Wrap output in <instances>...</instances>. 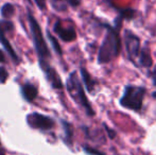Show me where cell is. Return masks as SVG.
Listing matches in <instances>:
<instances>
[{
    "label": "cell",
    "instance_id": "7a4b0ae2",
    "mask_svg": "<svg viewBox=\"0 0 156 155\" xmlns=\"http://www.w3.org/2000/svg\"><path fill=\"white\" fill-rule=\"evenodd\" d=\"M67 90L69 93L70 97L73 99V101L78 103L81 107L84 108V111L88 116H94V111L91 104L89 103L88 99H87L82 82L80 81L76 71L69 75V78L67 80Z\"/></svg>",
    "mask_w": 156,
    "mask_h": 155
},
{
    "label": "cell",
    "instance_id": "30bf717a",
    "mask_svg": "<svg viewBox=\"0 0 156 155\" xmlns=\"http://www.w3.org/2000/svg\"><path fill=\"white\" fill-rule=\"evenodd\" d=\"M137 60H138L137 66H141L144 67V68H150L152 66L153 60H152V56H151L150 48L148 47V44H146L144 47H141Z\"/></svg>",
    "mask_w": 156,
    "mask_h": 155
},
{
    "label": "cell",
    "instance_id": "5bb4252c",
    "mask_svg": "<svg viewBox=\"0 0 156 155\" xmlns=\"http://www.w3.org/2000/svg\"><path fill=\"white\" fill-rule=\"evenodd\" d=\"M120 17L124 19H132L135 17V11L132 10V9H124V10L120 11Z\"/></svg>",
    "mask_w": 156,
    "mask_h": 155
},
{
    "label": "cell",
    "instance_id": "cb8c5ba5",
    "mask_svg": "<svg viewBox=\"0 0 156 155\" xmlns=\"http://www.w3.org/2000/svg\"><path fill=\"white\" fill-rule=\"evenodd\" d=\"M0 155H5V153H4L3 150H0Z\"/></svg>",
    "mask_w": 156,
    "mask_h": 155
},
{
    "label": "cell",
    "instance_id": "8992f818",
    "mask_svg": "<svg viewBox=\"0 0 156 155\" xmlns=\"http://www.w3.org/2000/svg\"><path fill=\"white\" fill-rule=\"evenodd\" d=\"M27 122L31 128L36 130L48 131L54 126V121L50 117L38 113H32L27 116Z\"/></svg>",
    "mask_w": 156,
    "mask_h": 155
},
{
    "label": "cell",
    "instance_id": "d4e9b609",
    "mask_svg": "<svg viewBox=\"0 0 156 155\" xmlns=\"http://www.w3.org/2000/svg\"><path fill=\"white\" fill-rule=\"evenodd\" d=\"M152 97H153V98H155V99H156V91H154V93H152Z\"/></svg>",
    "mask_w": 156,
    "mask_h": 155
},
{
    "label": "cell",
    "instance_id": "603a6c76",
    "mask_svg": "<svg viewBox=\"0 0 156 155\" xmlns=\"http://www.w3.org/2000/svg\"><path fill=\"white\" fill-rule=\"evenodd\" d=\"M4 62H5V58H4L3 52L0 50V63H4Z\"/></svg>",
    "mask_w": 156,
    "mask_h": 155
},
{
    "label": "cell",
    "instance_id": "ffe728a7",
    "mask_svg": "<svg viewBox=\"0 0 156 155\" xmlns=\"http://www.w3.org/2000/svg\"><path fill=\"white\" fill-rule=\"evenodd\" d=\"M103 125H104V129H105V131L107 132V135H108L109 138H111V139L115 138V136H116V132H115V131L112 130V129L109 128V126H107L106 124H103Z\"/></svg>",
    "mask_w": 156,
    "mask_h": 155
},
{
    "label": "cell",
    "instance_id": "e0dca14e",
    "mask_svg": "<svg viewBox=\"0 0 156 155\" xmlns=\"http://www.w3.org/2000/svg\"><path fill=\"white\" fill-rule=\"evenodd\" d=\"M48 37H49L50 39V41L52 43V46H53V48H54V50H55V52L56 53H58L60 55H62V48H61V46H60V44L58 43V41H56L55 38L53 37V36L51 35V34H48Z\"/></svg>",
    "mask_w": 156,
    "mask_h": 155
},
{
    "label": "cell",
    "instance_id": "3957f363",
    "mask_svg": "<svg viewBox=\"0 0 156 155\" xmlns=\"http://www.w3.org/2000/svg\"><path fill=\"white\" fill-rule=\"evenodd\" d=\"M146 93L147 88L144 86L133 84L125 85L123 89V95L119 100L120 105L129 111L139 112L142 108Z\"/></svg>",
    "mask_w": 156,
    "mask_h": 155
},
{
    "label": "cell",
    "instance_id": "ac0fdd59",
    "mask_svg": "<svg viewBox=\"0 0 156 155\" xmlns=\"http://www.w3.org/2000/svg\"><path fill=\"white\" fill-rule=\"evenodd\" d=\"M84 151L86 153L90 154V155H105L104 153H102L101 151H98L97 149H94V148H90L88 146H85L84 147Z\"/></svg>",
    "mask_w": 156,
    "mask_h": 155
},
{
    "label": "cell",
    "instance_id": "277c9868",
    "mask_svg": "<svg viewBox=\"0 0 156 155\" xmlns=\"http://www.w3.org/2000/svg\"><path fill=\"white\" fill-rule=\"evenodd\" d=\"M28 19H29L30 28H31L33 41H34L35 50H36L37 54H38V58H39V63H41V64L48 63L50 52H49V49H48L47 44H46L45 39H44L41 27H39L38 23H37V20L35 19V17L33 16L31 12H29V14H28Z\"/></svg>",
    "mask_w": 156,
    "mask_h": 155
},
{
    "label": "cell",
    "instance_id": "4fadbf2b",
    "mask_svg": "<svg viewBox=\"0 0 156 155\" xmlns=\"http://www.w3.org/2000/svg\"><path fill=\"white\" fill-rule=\"evenodd\" d=\"M15 13V6L11 3H5L1 8V16L3 18H10L14 15Z\"/></svg>",
    "mask_w": 156,
    "mask_h": 155
},
{
    "label": "cell",
    "instance_id": "9a60e30c",
    "mask_svg": "<svg viewBox=\"0 0 156 155\" xmlns=\"http://www.w3.org/2000/svg\"><path fill=\"white\" fill-rule=\"evenodd\" d=\"M52 5L54 6V9L58 11H66V6L67 3L65 2V0H51Z\"/></svg>",
    "mask_w": 156,
    "mask_h": 155
},
{
    "label": "cell",
    "instance_id": "7c38bea8",
    "mask_svg": "<svg viewBox=\"0 0 156 155\" xmlns=\"http://www.w3.org/2000/svg\"><path fill=\"white\" fill-rule=\"evenodd\" d=\"M21 93H23V97L27 101L31 102L37 97V88L34 85L27 83V84H25L21 87Z\"/></svg>",
    "mask_w": 156,
    "mask_h": 155
},
{
    "label": "cell",
    "instance_id": "ba28073f",
    "mask_svg": "<svg viewBox=\"0 0 156 155\" xmlns=\"http://www.w3.org/2000/svg\"><path fill=\"white\" fill-rule=\"evenodd\" d=\"M14 27H13V23H10V21H6V20H2L0 21V43L1 45L3 46V48L9 52L12 58L14 61H17L18 60V56H17L16 52L14 51L13 49L12 45L10 44L9 39L5 37V33L6 32H10V31H13Z\"/></svg>",
    "mask_w": 156,
    "mask_h": 155
},
{
    "label": "cell",
    "instance_id": "7402d4cb",
    "mask_svg": "<svg viewBox=\"0 0 156 155\" xmlns=\"http://www.w3.org/2000/svg\"><path fill=\"white\" fill-rule=\"evenodd\" d=\"M34 1H35V3L37 4V6H38L41 10H44V9H45V6H46L45 0H34Z\"/></svg>",
    "mask_w": 156,
    "mask_h": 155
},
{
    "label": "cell",
    "instance_id": "d6986e66",
    "mask_svg": "<svg viewBox=\"0 0 156 155\" xmlns=\"http://www.w3.org/2000/svg\"><path fill=\"white\" fill-rule=\"evenodd\" d=\"M8 77H9V73L8 71L5 70L4 68L0 67V83H5V81L8 80Z\"/></svg>",
    "mask_w": 156,
    "mask_h": 155
},
{
    "label": "cell",
    "instance_id": "52a82bcc",
    "mask_svg": "<svg viewBox=\"0 0 156 155\" xmlns=\"http://www.w3.org/2000/svg\"><path fill=\"white\" fill-rule=\"evenodd\" d=\"M54 33H56L64 41H73L76 38V32L73 25L63 20H58L53 27Z\"/></svg>",
    "mask_w": 156,
    "mask_h": 155
},
{
    "label": "cell",
    "instance_id": "2e32d148",
    "mask_svg": "<svg viewBox=\"0 0 156 155\" xmlns=\"http://www.w3.org/2000/svg\"><path fill=\"white\" fill-rule=\"evenodd\" d=\"M63 125H64V130H65V134H66V140L71 141L72 138V129L68 122L63 121Z\"/></svg>",
    "mask_w": 156,
    "mask_h": 155
},
{
    "label": "cell",
    "instance_id": "5b68a950",
    "mask_svg": "<svg viewBox=\"0 0 156 155\" xmlns=\"http://www.w3.org/2000/svg\"><path fill=\"white\" fill-rule=\"evenodd\" d=\"M123 41L125 51H126L129 61L136 65V61H137L138 54L140 51V38L133 31L126 29L124 30Z\"/></svg>",
    "mask_w": 156,
    "mask_h": 155
},
{
    "label": "cell",
    "instance_id": "9c48e42d",
    "mask_svg": "<svg viewBox=\"0 0 156 155\" xmlns=\"http://www.w3.org/2000/svg\"><path fill=\"white\" fill-rule=\"evenodd\" d=\"M41 67L44 72H45L46 77H47L48 81L50 82V84L52 85V87H54V88H56V89H62L63 88L62 80H61L58 73L55 71V69L50 66L49 63L41 64Z\"/></svg>",
    "mask_w": 156,
    "mask_h": 155
},
{
    "label": "cell",
    "instance_id": "8fae6325",
    "mask_svg": "<svg viewBox=\"0 0 156 155\" xmlns=\"http://www.w3.org/2000/svg\"><path fill=\"white\" fill-rule=\"evenodd\" d=\"M81 75H82V80L84 82L86 89L89 93H94V88L97 86V81L91 77V75L84 68V67H81Z\"/></svg>",
    "mask_w": 156,
    "mask_h": 155
},
{
    "label": "cell",
    "instance_id": "6da1fadb",
    "mask_svg": "<svg viewBox=\"0 0 156 155\" xmlns=\"http://www.w3.org/2000/svg\"><path fill=\"white\" fill-rule=\"evenodd\" d=\"M106 33L102 41L98 52L99 64H107L118 58L121 51V39L119 35L118 27H112L109 25H104Z\"/></svg>",
    "mask_w": 156,
    "mask_h": 155
},
{
    "label": "cell",
    "instance_id": "44dd1931",
    "mask_svg": "<svg viewBox=\"0 0 156 155\" xmlns=\"http://www.w3.org/2000/svg\"><path fill=\"white\" fill-rule=\"evenodd\" d=\"M149 77L152 79L153 84L156 85V65L154 66V68H153L152 70H151L150 72H149Z\"/></svg>",
    "mask_w": 156,
    "mask_h": 155
}]
</instances>
